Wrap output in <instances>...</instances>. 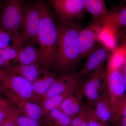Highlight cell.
Returning a JSON list of instances; mask_svg holds the SVG:
<instances>
[{
	"label": "cell",
	"instance_id": "6da1fadb",
	"mask_svg": "<svg viewBox=\"0 0 126 126\" xmlns=\"http://www.w3.org/2000/svg\"><path fill=\"white\" fill-rule=\"evenodd\" d=\"M58 40L55 66L61 72L70 71L80 59L79 36L81 28L74 24H57Z\"/></svg>",
	"mask_w": 126,
	"mask_h": 126
},
{
	"label": "cell",
	"instance_id": "7a4b0ae2",
	"mask_svg": "<svg viewBox=\"0 0 126 126\" xmlns=\"http://www.w3.org/2000/svg\"><path fill=\"white\" fill-rule=\"evenodd\" d=\"M40 21L38 35V44L42 52L45 68L51 69L55 65L58 40L57 24L47 4L42 1H36Z\"/></svg>",
	"mask_w": 126,
	"mask_h": 126
},
{
	"label": "cell",
	"instance_id": "3957f363",
	"mask_svg": "<svg viewBox=\"0 0 126 126\" xmlns=\"http://www.w3.org/2000/svg\"><path fill=\"white\" fill-rule=\"evenodd\" d=\"M23 0H5L0 7V26L11 36L12 45L21 48L20 30L25 6Z\"/></svg>",
	"mask_w": 126,
	"mask_h": 126
},
{
	"label": "cell",
	"instance_id": "277c9868",
	"mask_svg": "<svg viewBox=\"0 0 126 126\" xmlns=\"http://www.w3.org/2000/svg\"><path fill=\"white\" fill-rule=\"evenodd\" d=\"M0 82L2 89L40 105L41 100L34 93L32 83L20 75L10 71H6Z\"/></svg>",
	"mask_w": 126,
	"mask_h": 126
},
{
	"label": "cell",
	"instance_id": "5b68a950",
	"mask_svg": "<svg viewBox=\"0 0 126 126\" xmlns=\"http://www.w3.org/2000/svg\"><path fill=\"white\" fill-rule=\"evenodd\" d=\"M40 16L37 2L25 6L20 30V38L23 45L28 43H38Z\"/></svg>",
	"mask_w": 126,
	"mask_h": 126
},
{
	"label": "cell",
	"instance_id": "8992f818",
	"mask_svg": "<svg viewBox=\"0 0 126 126\" xmlns=\"http://www.w3.org/2000/svg\"><path fill=\"white\" fill-rule=\"evenodd\" d=\"M58 19L63 23L73 24L86 10L84 0H50Z\"/></svg>",
	"mask_w": 126,
	"mask_h": 126
},
{
	"label": "cell",
	"instance_id": "52a82bcc",
	"mask_svg": "<svg viewBox=\"0 0 126 126\" xmlns=\"http://www.w3.org/2000/svg\"><path fill=\"white\" fill-rule=\"evenodd\" d=\"M105 78L107 91L113 110L117 104L126 94V86L120 69L107 68Z\"/></svg>",
	"mask_w": 126,
	"mask_h": 126
},
{
	"label": "cell",
	"instance_id": "ba28073f",
	"mask_svg": "<svg viewBox=\"0 0 126 126\" xmlns=\"http://www.w3.org/2000/svg\"><path fill=\"white\" fill-rule=\"evenodd\" d=\"M109 51V49L104 46L94 49L88 56L83 68L77 74L79 79L84 77H87L93 73L102 69Z\"/></svg>",
	"mask_w": 126,
	"mask_h": 126
},
{
	"label": "cell",
	"instance_id": "9c48e42d",
	"mask_svg": "<svg viewBox=\"0 0 126 126\" xmlns=\"http://www.w3.org/2000/svg\"><path fill=\"white\" fill-rule=\"evenodd\" d=\"M104 78L105 72L102 69L88 76L83 84L80 90L90 106H94L98 98L102 86V81Z\"/></svg>",
	"mask_w": 126,
	"mask_h": 126
},
{
	"label": "cell",
	"instance_id": "30bf717a",
	"mask_svg": "<svg viewBox=\"0 0 126 126\" xmlns=\"http://www.w3.org/2000/svg\"><path fill=\"white\" fill-rule=\"evenodd\" d=\"M2 93L19 110L22 114L39 121L43 116V110L39 104L17 96L2 89Z\"/></svg>",
	"mask_w": 126,
	"mask_h": 126
},
{
	"label": "cell",
	"instance_id": "8fae6325",
	"mask_svg": "<svg viewBox=\"0 0 126 126\" xmlns=\"http://www.w3.org/2000/svg\"><path fill=\"white\" fill-rule=\"evenodd\" d=\"M98 98L94 103V112L98 118L105 123L113 121V110L109 97L107 89L102 86Z\"/></svg>",
	"mask_w": 126,
	"mask_h": 126
},
{
	"label": "cell",
	"instance_id": "7c38bea8",
	"mask_svg": "<svg viewBox=\"0 0 126 126\" xmlns=\"http://www.w3.org/2000/svg\"><path fill=\"white\" fill-rule=\"evenodd\" d=\"M84 6L86 10L90 14L95 25L100 27L103 26L110 14L105 0H84Z\"/></svg>",
	"mask_w": 126,
	"mask_h": 126
},
{
	"label": "cell",
	"instance_id": "4fadbf2b",
	"mask_svg": "<svg viewBox=\"0 0 126 126\" xmlns=\"http://www.w3.org/2000/svg\"><path fill=\"white\" fill-rule=\"evenodd\" d=\"M97 34L96 30L90 26L80 30L79 45L81 60L88 57L95 49Z\"/></svg>",
	"mask_w": 126,
	"mask_h": 126
},
{
	"label": "cell",
	"instance_id": "5bb4252c",
	"mask_svg": "<svg viewBox=\"0 0 126 126\" xmlns=\"http://www.w3.org/2000/svg\"><path fill=\"white\" fill-rule=\"evenodd\" d=\"M79 80L77 74L74 73L66 74L56 78L43 96L41 102L64 92L72 84Z\"/></svg>",
	"mask_w": 126,
	"mask_h": 126
},
{
	"label": "cell",
	"instance_id": "9a60e30c",
	"mask_svg": "<svg viewBox=\"0 0 126 126\" xmlns=\"http://www.w3.org/2000/svg\"><path fill=\"white\" fill-rule=\"evenodd\" d=\"M16 62L24 65L40 64L45 68V62L42 52L32 43L26 44L21 48L19 53Z\"/></svg>",
	"mask_w": 126,
	"mask_h": 126
},
{
	"label": "cell",
	"instance_id": "2e32d148",
	"mask_svg": "<svg viewBox=\"0 0 126 126\" xmlns=\"http://www.w3.org/2000/svg\"><path fill=\"white\" fill-rule=\"evenodd\" d=\"M79 85V80L75 82L64 92L41 102L43 116L50 111L59 108L63 101L68 97L74 93Z\"/></svg>",
	"mask_w": 126,
	"mask_h": 126
},
{
	"label": "cell",
	"instance_id": "e0dca14e",
	"mask_svg": "<svg viewBox=\"0 0 126 126\" xmlns=\"http://www.w3.org/2000/svg\"><path fill=\"white\" fill-rule=\"evenodd\" d=\"M97 34V39L104 45V47L113 51L117 48L119 36L117 30L110 21H107Z\"/></svg>",
	"mask_w": 126,
	"mask_h": 126
},
{
	"label": "cell",
	"instance_id": "ac0fdd59",
	"mask_svg": "<svg viewBox=\"0 0 126 126\" xmlns=\"http://www.w3.org/2000/svg\"><path fill=\"white\" fill-rule=\"evenodd\" d=\"M42 76H40L32 83L33 90L35 95L41 100L50 87L57 78L53 73L50 72L48 69L44 68Z\"/></svg>",
	"mask_w": 126,
	"mask_h": 126
},
{
	"label": "cell",
	"instance_id": "d6986e66",
	"mask_svg": "<svg viewBox=\"0 0 126 126\" xmlns=\"http://www.w3.org/2000/svg\"><path fill=\"white\" fill-rule=\"evenodd\" d=\"M44 68L43 65L39 63L30 65L18 63L12 65L8 71L19 75L32 83L40 76Z\"/></svg>",
	"mask_w": 126,
	"mask_h": 126
},
{
	"label": "cell",
	"instance_id": "ffe728a7",
	"mask_svg": "<svg viewBox=\"0 0 126 126\" xmlns=\"http://www.w3.org/2000/svg\"><path fill=\"white\" fill-rule=\"evenodd\" d=\"M21 48L12 45H8L0 50V67L2 70L8 71L11 68V61L16 63Z\"/></svg>",
	"mask_w": 126,
	"mask_h": 126
},
{
	"label": "cell",
	"instance_id": "44dd1931",
	"mask_svg": "<svg viewBox=\"0 0 126 126\" xmlns=\"http://www.w3.org/2000/svg\"><path fill=\"white\" fill-rule=\"evenodd\" d=\"M107 21H110L117 30L118 34L122 30H126V5L110 11Z\"/></svg>",
	"mask_w": 126,
	"mask_h": 126
},
{
	"label": "cell",
	"instance_id": "7402d4cb",
	"mask_svg": "<svg viewBox=\"0 0 126 126\" xmlns=\"http://www.w3.org/2000/svg\"><path fill=\"white\" fill-rule=\"evenodd\" d=\"M46 116L50 126H70L72 118L59 108L50 111Z\"/></svg>",
	"mask_w": 126,
	"mask_h": 126
},
{
	"label": "cell",
	"instance_id": "603a6c76",
	"mask_svg": "<svg viewBox=\"0 0 126 126\" xmlns=\"http://www.w3.org/2000/svg\"><path fill=\"white\" fill-rule=\"evenodd\" d=\"M126 62V48L121 45L113 52L107 68L121 69Z\"/></svg>",
	"mask_w": 126,
	"mask_h": 126
},
{
	"label": "cell",
	"instance_id": "cb8c5ba5",
	"mask_svg": "<svg viewBox=\"0 0 126 126\" xmlns=\"http://www.w3.org/2000/svg\"><path fill=\"white\" fill-rule=\"evenodd\" d=\"M92 109L90 105L85 106L78 115L72 118L70 126H88Z\"/></svg>",
	"mask_w": 126,
	"mask_h": 126
},
{
	"label": "cell",
	"instance_id": "d4e9b609",
	"mask_svg": "<svg viewBox=\"0 0 126 126\" xmlns=\"http://www.w3.org/2000/svg\"><path fill=\"white\" fill-rule=\"evenodd\" d=\"M126 116V94L118 102L113 109V121L119 122Z\"/></svg>",
	"mask_w": 126,
	"mask_h": 126
},
{
	"label": "cell",
	"instance_id": "484cf974",
	"mask_svg": "<svg viewBox=\"0 0 126 126\" xmlns=\"http://www.w3.org/2000/svg\"><path fill=\"white\" fill-rule=\"evenodd\" d=\"M18 115L16 120V126H40L38 120L22 114Z\"/></svg>",
	"mask_w": 126,
	"mask_h": 126
},
{
	"label": "cell",
	"instance_id": "4316f807",
	"mask_svg": "<svg viewBox=\"0 0 126 126\" xmlns=\"http://www.w3.org/2000/svg\"><path fill=\"white\" fill-rule=\"evenodd\" d=\"M20 113V111L16 107L0 126H16V118Z\"/></svg>",
	"mask_w": 126,
	"mask_h": 126
},
{
	"label": "cell",
	"instance_id": "83f0119b",
	"mask_svg": "<svg viewBox=\"0 0 126 126\" xmlns=\"http://www.w3.org/2000/svg\"><path fill=\"white\" fill-rule=\"evenodd\" d=\"M11 40V36L10 35L0 26V50L9 45Z\"/></svg>",
	"mask_w": 126,
	"mask_h": 126
},
{
	"label": "cell",
	"instance_id": "f1b7e54d",
	"mask_svg": "<svg viewBox=\"0 0 126 126\" xmlns=\"http://www.w3.org/2000/svg\"><path fill=\"white\" fill-rule=\"evenodd\" d=\"M13 103L4 108L0 109V126L5 121L9 115L16 107Z\"/></svg>",
	"mask_w": 126,
	"mask_h": 126
},
{
	"label": "cell",
	"instance_id": "f546056e",
	"mask_svg": "<svg viewBox=\"0 0 126 126\" xmlns=\"http://www.w3.org/2000/svg\"><path fill=\"white\" fill-rule=\"evenodd\" d=\"M88 126H109L107 124V123L102 121L98 118L94 112V109L93 108L90 113Z\"/></svg>",
	"mask_w": 126,
	"mask_h": 126
},
{
	"label": "cell",
	"instance_id": "4dcf8cb0",
	"mask_svg": "<svg viewBox=\"0 0 126 126\" xmlns=\"http://www.w3.org/2000/svg\"><path fill=\"white\" fill-rule=\"evenodd\" d=\"M12 103V102L9 99L3 98L0 95V109L6 107Z\"/></svg>",
	"mask_w": 126,
	"mask_h": 126
},
{
	"label": "cell",
	"instance_id": "1f68e13d",
	"mask_svg": "<svg viewBox=\"0 0 126 126\" xmlns=\"http://www.w3.org/2000/svg\"><path fill=\"white\" fill-rule=\"evenodd\" d=\"M121 69L122 77L126 86V62L122 66Z\"/></svg>",
	"mask_w": 126,
	"mask_h": 126
},
{
	"label": "cell",
	"instance_id": "d6a6232c",
	"mask_svg": "<svg viewBox=\"0 0 126 126\" xmlns=\"http://www.w3.org/2000/svg\"><path fill=\"white\" fill-rule=\"evenodd\" d=\"M119 122L120 126H126V116L120 119Z\"/></svg>",
	"mask_w": 126,
	"mask_h": 126
},
{
	"label": "cell",
	"instance_id": "836d02e7",
	"mask_svg": "<svg viewBox=\"0 0 126 126\" xmlns=\"http://www.w3.org/2000/svg\"><path fill=\"white\" fill-rule=\"evenodd\" d=\"M6 71L2 70V69L0 67V79H1V77L3 76V75L5 73Z\"/></svg>",
	"mask_w": 126,
	"mask_h": 126
},
{
	"label": "cell",
	"instance_id": "e575fe53",
	"mask_svg": "<svg viewBox=\"0 0 126 126\" xmlns=\"http://www.w3.org/2000/svg\"><path fill=\"white\" fill-rule=\"evenodd\" d=\"M122 45L126 48V36L124 38V41H123V43Z\"/></svg>",
	"mask_w": 126,
	"mask_h": 126
},
{
	"label": "cell",
	"instance_id": "d590c367",
	"mask_svg": "<svg viewBox=\"0 0 126 126\" xmlns=\"http://www.w3.org/2000/svg\"><path fill=\"white\" fill-rule=\"evenodd\" d=\"M2 88L1 87V84L0 82V93H2Z\"/></svg>",
	"mask_w": 126,
	"mask_h": 126
},
{
	"label": "cell",
	"instance_id": "8d00e7d4",
	"mask_svg": "<svg viewBox=\"0 0 126 126\" xmlns=\"http://www.w3.org/2000/svg\"><path fill=\"white\" fill-rule=\"evenodd\" d=\"M122 0L123 1H126V0Z\"/></svg>",
	"mask_w": 126,
	"mask_h": 126
},
{
	"label": "cell",
	"instance_id": "74e56055",
	"mask_svg": "<svg viewBox=\"0 0 126 126\" xmlns=\"http://www.w3.org/2000/svg\"><path fill=\"white\" fill-rule=\"evenodd\" d=\"M0 5H1V3H0Z\"/></svg>",
	"mask_w": 126,
	"mask_h": 126
},
{
	"label": "cell",
	"instance_id": "f35d334b",
	"mask_svg": "<svg viewBox=\"0 0 126 126\" xmlns=\"http://www.w3.org/2000/svg\"></svg>",
	"mask_w": 126,
	"mask_h": 126
},
{
	"label": "cell",
	"instance_id": "ab89813d",
	"mask_svg": "<svg viewBox=\"0 0 126 126\" xmlns=\"http://www.w3.org/2000/svg\"></svg>",
	"mask_w": 126,
	"mask_h": 126
}]
</instances>
